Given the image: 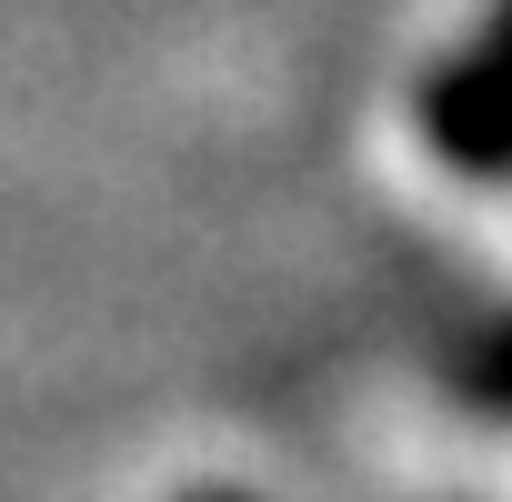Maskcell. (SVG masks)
Here are the masks:
<instances>
[{
  "instance_id": "cell-1",
  "label": "cell",
  "mask_w": 512,
  "mask_h": 502,
  "mask_svg": "<svg viewBox=\"0 0 512 502\" xmlns=\"http://www.w3.org/2000/svg\"><path fill=\"white\" fill-rule=\"evenodd\" d=\"M432 141L452 161H502L512 151V0L492 11V31L442 71L432 91Z\"/></svg>"
}]
</instances>
